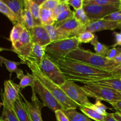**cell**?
<instances>
[{"instance_id":"6da1fadb","label":"cell","mask_w":121,"mask_h":121,"mask_svg":"<svg viewBox=\"0 0 121 121\" xmlns=\"http://www.w3.org/2000/svg\"><path fill=\"white\" fill-rule=\"evenodd\" d=\"M56 63L65 75L66 80L86 84L113 78L109 71L96 68L67 58L59 60Z\"/></svg>"},{"instance_id":"7a4b0ae2","label":"cell","mask_w":121,"mask_h":121,"mask_svg":"<svg viewBox=\"0 0 121 121\" xmlns=\"http://www.w3.org/2000/svg\"><path fill=\"white\" fill-rule=\"evenodd\" d=\"M26 65L30 69L32 74L35 77V79L39 80L55 97L56 99L62 106L63 111L72 109H76L78 108H80L79 105L67 96L59 85L54 83L41 72L39 65L31 63H27Z\"/></svg>"},{"instance_id":"3957f363","label":"cell","mask_w":121,"mask_h":121,"mask_svg":"<svg viewBox=\"0 0 121 121\" xmlns=\"http://www.w3.org/2000/svg\"><path fill=\"white\" fill-rule=\"evenodd\" d=\"M66 58L109 72L120 66L113 60H109L91 50L82 49L80 47L70 52Z\"/></svg>"},{"instance_id":"277c9868","label":"cell","mask_w":121,"mask_h":121,"mask_svg":"<svg viewBox=\"0 0 121 121\" xmlns=\"http://www.w3.org/2000/svg\"><path fill=\"white\" fill-rule=\"evenodd\" d=\"M80 43L77 37L53 41L46 47V54L54 62L65 59L72 51L79 47Z\"/></svg>"},{"instance_id":"5b68a950","label":"cell","mask_w":121,"mask_h":121,"mask_svg":"<svg viewBox=\"0 0 121 121\" xmlns=\"http://www.w3.org/2000/svg\"><path fill=\"white\" fill-rule=\"evenodd\" d=\"M88 97L111 104L121 100V92L105 86L87 83L81 86Z\"/></svg>"},{"instance_id":"8992f818","label":"cell","mask_w":121,"mask_h":121,"mask_svg":"<svg viewBox=\"0 0 121 121\" xmlns=\"http://www.w3.org/2000/svg\"><path fill=\"white\" fill-rule=\"evenodd\" d=\"M60 87L67 96L79 105V107H92L93 104L89 100L87 95L81 86L77 85L74 82L66 80L65 83L60 85Z\"/></svg>"},{"instance_id":"52a82bcc","label":"cell","mask_w":121,"mask_h":121,"mask_svg":"<svg viewBox=\"0 0 121 121\" xmlns=\"http://www.w3.org/2000/svg\"><path fill=\"white\" fill-rule=\"evenodd\" d=\"M39 67L47 78L59 86L66 81L65 75L57 64L51 60L46 54L43 58Z\"/></svg>"},{"instance_id":"ba28073f","label":"cell","mask_w":121,"mask_h":121,"mask_svg":"<svg viewBox=\"0 0 121 121\" xmlns=\"http://www.w3.org/2000/svg\"><path fill=\"white\" fill-rule=\"evenodd\" d=\"M33 46L30 31L26 28L20 39L14 44L12 45L11 50L17 54L18 57L21 59V62L24 64L30 54Z\"/></svg>"},{"instance_id":"9c48e42d","label":"cell","mask_w":121,"mask_h":121,"mask_svg":"<svg viewBox=\"0 0 121 121\" xmlns=\"http://www.w3.org/2000/svg\"><path fill=\"white\" fill-rule=\"evenodd\" d=\"M54 26L63 39L78 37L80 33L86 31V27L79 23L74 18L62 22H56Z\"/></svg>"},{"instance_id":"30bf717a","label":"cell","mask_w":121,"mask_h":121,"mask_svg":"<svg viewBox=\"0 0 121 121\" xmlns=\"http://www.w3.org/2000/svg\"><path fill=\"white\" fill-rule=\"evenodd\" d=\"M83 9L91 21H97L102 20L109 14L120 9L121 6L91 4L83 5Z\"/></svg>"},{"instance_id":"8fae6325","label":"cell","mask_w":121,"mask_h":121,"mask_svg":"<svg viewBox=\"0 0 121 121\" xmlns=\"http://www.w3.org/2000/svg\"><path fill=\"white\" fill-rule=\"evenodd\" d=\"M35 92L39 95L44 106L48 108L54 112L57 110H63L62 106L55 97L37 79H36L35 83Z\"/></svg>"},{"instance_id":"7c38bea8","label":"cell","mask_w":121,"mask_h":121,"mask_svg":"<svg viewBox=\"0 0 121 121\" xmlns=\"http://www.w3.org/2000/svg\"><path fill=\"white\" fill-rule=\"evenodd\" d=\"M4 92L2 95V102H4L7 105L13 108L15 102L20 96L21 88L18 85H17L10 79L4 82Z\"/></svg>"},{"instance_id":"4fadbf2b","label":"cell","mask_w":121,"mask_h":121,"mask_svg":"<svg viewBox=\"0 0 121 121\" xmlns=\"http://www.w3.org/2000/svg\"><path fill=\"white\" fill-rule=\"evenodd\" d=\"M30 31L33 44L47 47L52 43L46 28L43 25L35 26Z\"/></svg>"},{"instance_id":"5bb4252c","label":"cell","mask_w":121,"mask_h":121,"mask_svg":"<svg viewBox=\"0 0 121 121\" xmlns=\"http://www.w3.org/2000/svg\"><path fill=\"white\" fill-rule=\"evenodd\" d=\"M21 96L24 100V103L28 111L31 121H43L41 117V109L43 106H44V104L40 102L37 97L34 99H31L32 102H30L22 94Z\"/></svg>"},{"instance_id":"9a60e30c","label":"cell","mask_w":121,"mask_h":121,"mask_svg":"<svg viewBox=\"0 0 121 121\" xmlns=\"http://www.w3.org/2000/svg\"><path fill=\"white\" fill-rule=\"evenodd\" d=\"M118 22L100 20L97 21H92L86 27V31L91 33H95L103 30H114L118 29Z\"/></svg>"},{"instance_id":"2e32d148","label":"cell","mask_w":121,"mask_h":121,"mask_svg":"<svg viewBox=\"0 0 121 121\" xmlns=\"http://www.w3.org/2000/svg\"><path fill=\"white\" fill-rule=\"evenodd\" d=\"M7 5L16 15L18 22L25 28L23 14L24 9V0H0Z\"/></svg>"},{"instance_id":"e0dca14e","label":"cell","mask_w":121,"mask_h":121,"mask_svg":"<svg viewBox=\"0 0 121 121\" xmlns=\"http://www.w3.org/2000/svg\"><path fill=\"white\" fill-rule=\"evenodd\" d=\"M46 47L40 46L37 44H33L30 54L24 64H26L27 63H31L36 64L40 66L43 58L46 55Z\"/></svg>"},{"instance_id":"ac0fdd59","label":"cell","mask_w":121,"mask_h":121,"mask_svg":"<svg viewBox=\"0 0 121 121\" xmlns=\"http://www.w3.org/2000/svg\"><path fill=\"white\" fill-rule=\"evenodd\" d=\"M21 98L22 96L21 93L20 96L18 98L13 105V110L20 121H31L26 104L22 101Z\"/></svg>"},{"instance_id":"d6986e66","label":"cell","mask_w":121,"mask_h":121,"mask_svg":"<svg viewBox=\"0 0 121 121\" xmlns=\"http://www.w3.org/2000/svg\"><path fill=\"white\" fill-rule=\"evenodd\" d=\"M88 83L105 86V87L112 89L121 92V80L120 78H107V79H104L98 80V81Z\"/></svg>"},{"instance_id":"ffe728a7","label":"cell","mask_w":121,"mask_h":121,"mask_svg":"<svg viewBox=\"0 0 121 121\" xmlns=\"http://www.w3.org/2000/svg\"><path fill=\"white\" fill-rule=\"evenodd\" d=\"M36 81V79L35 77L31 74H30L29 73L27 72V74H25L22 79L20 80V82L19 83V86L21 88V89L26 88L27 86H30L31 87L32 94L31 99H34L37 97L36 93L35 92V83Z\"/></svg>"},{"instance_id":"44dd1931","label":"cell","mask_w":121,"mask_h":121,"mask_svg":"<svg viewBox=\"0 0 121 121\" xmlns=\"http://www.w3.org/2000/svg\"><path fill=\"white\" fill-rule=\"evenodd\" d=\"M24 2L28 5L34 18L35 26H41L40 20V6L37 4L33 0H24Z\"/></svg>"},{"instance_id":"7402d4cb","label":"cell","mask_w":121,"mask_h":121,"mask_svg":"<svg viewBox=\"0 0 121 121\" xmlns=\"http://www.w3.org/2000/svg\"><path fill=\"white\" fill-rule=\"evenodd\" d=\"M40 20L41 24L44 26L54 25L56 23L52 11L44 8L40 9Z\"/></svg>"},{"instance_id":"603a6c76","label":"cell","mask_w":121,"mask_h":121,"mask_svg":"<svg viewBox=\"0 0 121 121\" xmlns=\"http://www.w3.org/2000/svg\"><path fill=\"white\" fill-rule=\"evenodd\" d=\"M91 43L94 46V50L96 54L106 57L110 50L108 46L99 42L96 35H95L94 39L91 41Z\"/></svg>"},{"instance_id":"cb8c5ba5","label":"cell","mask_w":121,"mask_h":121,"mask_svg":"<svg viewBox=\"0 0 121 121\" xmlns=\"http://www.w3.org/2000/svg\"><path fill=\"white\" fill-rule=\"evenodd\" d=\"M24 22L25 28L28 31H30L34 27H35V22L33 15L28 8L27 4L24 2V9L23 14Z\"/></svg>"},{"instance_id":"d4e9b609","label":"cell","mask_w":121,"mask_h":121,"mask_svg":"<svg viewBox=\"0 0 121 121\" xmlns=\"http://www.w3.org/2000/svg\"><path fill=\"white\" fill-rule=\"evenodd\" d=\"M79 109L83 114L95 121H105L106 119V116L100 114L91 108L80 107Z\"/></svg>"},{"instance_id":"484cf974","label":"cell","mask_w":121,"mask_h":121,"mask_svg":"<svg viewBox=\"0 0 121 121\" xmlns=\"http://www.w3.org/2000/svg\"><path fill=\"white\" fill-rule=\"evenodd\" d=\"M26 28L20 24L19 23L13 26V28L11 31L10 35H9V40L11 43V44L13 45L20 39V37L22 35V33L24 31Z\"/></svg>"},{"instance_id":"4316f807","label":"cell","mask_w":121,"mask_h":121,"mask_svg":"<svg viewBox=\"0 0 121 121\" xmlns=\"http://www.w3.org/2000/svg\"><path fill=\"white\" fill-rule=\"evenodd\" d=\"M64 111L70 121H92L89 117L85 114L79 113L76 109H72Z\"/></svg>"},{"instance_id":"83f0119b","label":"cell","mask_w":121,"mask_h":121,"mask_svg":"<svg viewBox=\"0 0 121 121\" xmlns=\"http://www.w3.org/2000/svg\"><path fill=\"white\" fill-rule=\"evenodd\" d=\"M0 11L9 19V21L12 22L13 25L18 23L17 17L15 13L7 5L5 4L3 2L1 1H0Z\"/></svg>"},{"instance_id":"f1b7e54d","label":"cell","mask_w":121,"mask_h":121,"mask_svg":"<svg viewBox=\"0 0 121 121\" xmlns=\"http://www.w3.org/2000/svg\"><path fill=\"white\" fill-rule=\"evenodd\" d=\"M74 18L79 23L85 27L89 24L90 22L92 21L84 10L83 7L77 10H74Z\"/></svg>"},{"instance_id":"f546056e","label":"cell","mask_w":121,"mask_h":121,"mask_svg":"<svg viewBox=\"0 0 121 121\" xmlns=\"http://www.w3.org/2000/svg\"><path fill=\"white\" fill-rule=\"evenodd\" d=\"M0 62H1V65L4 64L7 70L10 73V77L11 76V74L13 73H17L18 69L17 66L22 64L21 62H16V61L8 60L2 56L0 57Z\"/></svg>"},{"instance_id":"4dcf8cb0","label":"cell","mask_w":121,"mask_h":121,"mask_svg":"<svg viewBox=\"0 0 121 121\" xmlns=\"http://www.w3.org/2000/svg\"><path fill=\"white\" fill-rule=\"evenodd\" d=\"M2 105L3 106L2 115L5 117L9 121H20L18 119L13 108L7 105L4 102H2Z\"/></svg>"},{"instance_id":"1f68e13d","label":"cell","mask_w":121,"mask_h":121,"mask_svg":"<svg viewBox=\"0 0 121 121\" xmlns=\"http://www.w3.org/2000/svg\"><path fill=\"white\" fill-rule=\"evenodd\" d=\"M49 35L50 38L51 39L52 42L53 41H59V40H63L62 36L60 34L59 31L57 30L54 25H51V26H44Z\"/></svg>"},{"instance_id":"d6a6232c","label":"cell","mask_w":121,"mask_h":121,"mask_svg":"<svg viewBox=\"0 0 121 121\" xmlns=\"http://www.w3.org/2000/svg\"><path fill=\"white\" fill-rule=\"evenodd\" d=\"M91 4L103 5L121 6V0H92L86 3H84L83 5Z\"/></svg>"},{"instance_id":"836d02e7","label":"cell","mask_w":121,"mask_h":121,"mask_svg":"<svg viewBox=\"0 0 121 121\" xmlns=\"http://www.w3.org/2000/svg\"><path fill=\"white\" fill-rule=\"evenodd\" d=\"M95 37V34L91 33L90 31H85L80 33L78 35V41L80 43H91V41L93 40Z\"/></svg>"},{"instance_id":"e575fe53","label":"cell","mask_w":121,"mask_h":121,"mask_svg":"<svg viewBox=\"0 0 121 121\" xmlns=\"http://www.w3.org/2000/svg\"><path fill=\"white\" fill-rule=\"evenodd\" d=\"M91 108H92L95 111H96L97 112H98L100 114L103 115L104 116H106L108 115V113L106 112V110L108 109V107L105 106V105H104L101 102V100H100L96 99L95 103L92 105Z\"/></svg>"},{"instance_id":"d590c367","label":"cell","mask_w":121,"mask_h":121,"mask_svg":"<svg viewBox=\"0 0 121 121\" xmlns=\"http://www.w3.org/2000/svg\"><path fill=\"white\" fill-rule=\"evenodd\" d=\"M74 18V11H72L70 8L66 9L60 14L56 19V22H60L66 21L69 19Z\"/></svg>"},{"instance_id":"8d00e7d4","label":"cell","mask_w":121,"mask_h":121,"mask_svg":"<svg viewBox=\"0 0 121 121\" xmlns=\"http://www.w3.org/2000/svg\"><path fill=\"white\" fill-rule=\"evenodd\" d=\"M70 8L69 5L67 3V2H61L53 11H52V13H53V16L54 17V20H56V18L60 15L61 13L65 11L66 9Z\"/></svg>"},{"instance_id":"74e56055","label":"cell","mask_w":121,"mask_h":121,"mask_svg":"<svg viewBox=\"0 0 121 121\" xmlns=\"http://www.w3.org/2000/svg\"><path fill=\"white\" fill-rule=\"evenodd\" d=\"M103 20L112 22H121V9L115 11L105 17Z\"/></svg>"},{"instance_id":"f35d334b","label":"cell","mask_w":121,"mask_h":121,"mask_svg":"<svg viewBox=\"0 0 121 121\" xmlns=\"http://www.w3.org/2000/svg\"><path fill=\"white\" fill-rule=\"evenodd\" d=\"M60 2L59 0H47L41 5L40 8L53 11Z\"/></svg>"},{"instance_id":"ab89813d","label":"cell","mask_w":121,"mask_h":121,"mask_svg":"<svg viewBox=\"0 0 121 121\" xmlns=\"http://www.w3.org/2000/svg\"><path fill=\"white\" fill-rule=\"evenodd\" d=\"M121 54V47H113L109 50L106 57L109 60H113Z\"/></svg>"},{"instance_id":"60d3db41","label":"cell","mask_w":121,"mask_h":121,"mask_svg":"<svg viewBox=\"0 0 121 121\" xmlns=\"http://www.w3.org/2000/svg\"><path fill=\"white\" fill-rule=\"evenodd\" d=\"M67 3L69 5L72 6L74 10H77L83 7V0H69Z\"/></svg>"},{"instance_id":"b9f144b4","label":"cell","mask_w":121,"mask_h":121,"mask_svg":"<svg viewBox=\"0 0 121 121\" xmlns=\"http://www.w3.org/2000/svg\"><path fill=\"white\" fill-rule=\"evenodd\" d=\"M54 113H55L57 121H70L63 110H57Z\"/></svg>"},{"instance_id":"7bdbcfd3","label":"cell","mask_w":121,"mask_h":121,"mask_svg":"<svg viewBox=\"0 0 121 121\" xmlns=\"http://www.w3.org/2000/svg\"><path fill=\"white\" fill-rule=\"evenodd\" d=\"M115 39V43L112 46L113 47H115L117 46H121V32L118 33V32H114L113 33Z\"/></svg>"},{"instance_id":"ee69618b","label":"cell","mask_w":121,"mask_h":121,"mask_svg":"<svg viewBox=\"0 0 121 121\" xmlns=\"http://www.w3.org/2000/svg\"><path fill=\"white\" fill-rule=\"evenodd\" d=\"M111 74H112L113 78H121V65L116 67L115 69L111 72Z\"/></svg>"},{"instance_id":"f6af8a7d","label":"cell","mask_w":121,"mask_h":121,"mask_svg":"<svg viewBox=\"0 0 121 121\" xmlns=\"http://www.w3.org/2000/svg\"><path fill=\"white\" fill-rule=\"evenodd\" d=\"M110 104L112 105L113 108H114V109L117 111V112H121V100L111 103Z\"/></svg>"},{"instance_id":"bcb514c9","label":"cell","mask_w":121,"mask_h":121,"mask_svg":"<svg viewBox=\"0 0 121 121\" xmlns=\"http://www.w3.org/2000/svg\"><path fill=\"white\" fill-rule=\"evenodd\" d=\"M16 74H17V78L18 79H20V80H21V79L22 78V77L25 75V74H24L22 70L20 69H18L17 72L16 73Z\"/></svg>"},{"instance_id":"7dc6e473","label":"cell","mask_w":121,"mask_h":121,"mask_svg":"<svg viewBox=\"0 0 121 121\" xmlns=\"http://www.w3.org/2000/svg\"><path fill=\"white\" fill-rule=\"evenodd\" d=\"M105 121H118L116 120L113 117L112 113H108L107 115L106 116V119H105Z\"/></svg>"},{"instance_id":"c3c4849f","label":"cell","mask_w":121,"mask_h":121,"mask_svg":"<svg viewBox=\"0 0 121 121\" xmlns=\"http://www.w3.org/2000/svg\"><path fill=\"white\" fill-rule=\"evenodd\" d=\"M112 115H113V117L116 120L118 121H121V116L118 112H115V113H112Z\"/></svg>"},{"instance_id":"681fc988","label":"cell","mask_w":121,"mask_h":121,"mask_svg":"<svg viewBox=\"0 0 121 121\" xmlns=\"http://www.w3.org/2000/svg\"><path fill=\"white\" fill-rule=\"evenodd\" d=\"M113 60H114L117 64H118V65L121 66V54H119V55L118 56H117L116 58H115V59H113Z\"/></svg>"},{"instance_id":"f907efd6","label":"cell","mask_w":121,"mask_h":121,"mask_svg":"<svg viewBox=\"0 0 121 121\" xmlns=\"http://www.w3.org/2000/svg\"><path fill=\"white\" fill-rule=\"evenodd\" d=\"M33 1H34V2H35L37 4L39 5V6H40V7H41V5H42L45 2V1H47V0H33Z\"/></svg>"},{"instance_id":"816d5d0a","label":"cell","mask_w":121,"mask_h":121,"mask_svg":"<svg viewBox=\"0 0 121 121\" xmlns=\"http://www.w3.org/2000/svg\"><path fill=\"white\" fill-rule=\"evenodd\" d=\"M0 120H1V121H8V119H7L5 117H4V116H3V115H1Z\"/></svg>"},{"instance_id":"f5cc1de1","label":"cell","mask_w":121,"mask_h":121,"mask_svg":"<svg viewBox=\"0 0 121 121\" xmlns=\"http://www.w3.org/2000/svg\"><path fill=\"white\" fill-rule=\"evenodd\" d=\"M118 29H120V30H121V22H118Z\"/></svg>"},{"instance_id":"db71d44e","label":"cell","mask_w":121,"mask_h":121,"mask_svg":"<svg viewBox=\"0 0 121 121\" xmlns=\"http://www.w3.org/2000/svg\"><path fill=\"white\" fill-rule=\"evenodd\" d=\"M60 2H67L69 0H59Z\"/></svg>"},{"instance_id":"11a10c76","label":"cell","mask_w":121,"mask_h":121,"mask_svg":"<svg viewBox=\"0 0 121 121\" xmlns=\"http://www.w3.org/2000/svg\"><path fill=\"white\" fill-rule=\"evenodd\" d=\"M92 1V0H83V4L89 2V1Z\"/></svg>"},{"instance_id":"9f6ffc18","label":"cell","mask_w":121,"mask_h":121,"mask_svg":"<svg viewBox=\"0 0 121 121\" xmlns=\"http://www.w3.org/2000/svg\"><path fill=\"white\" fill-rule=\"evenodd\" d=\"M118 113H119V115H120L121 116V112H118Z\"/></svg>"},{"instance_id":"6f0895ef","label":"cell","mask_w":121,"mask_h":121,"mask_svg":"<svg viewBox=\"0 0 121 121\" xmlns=\"http://www.w3.org/2000/svg\"></svg>"},{"instance_id":"680465c9","label":"cell","mask_w":121,"mask_h":121,"mask_svg":"<svg viewBox=\"0 0 121 121\" xmlns=\"http://www.w3.org/2000/svg\"><path fill=\"white\" fill-rule=\"evenodd\" d=\"M120 79H121V78H120Z\"/></svg>"},{"instance_id":"91938a15","label":"cell","mask_w":121,"mask_h":121,"mask_svg":"<svg viewBox=\"0 0 121 121\" xmlns=\"http://www.w3.org/2000/svg\"><path fill=\"white\" fill-rule=\"evenodd\" d=\"M0 121H1V120H0Z\"/></svg>"}]
</instances>
